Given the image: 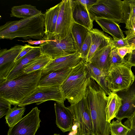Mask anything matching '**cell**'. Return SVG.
I'll return each mask as SVG.
<instances>
[{
	"label": "cell",
	"mask_w": 135,
	"mask_h": 135,
	"mask_svg": "<svg viewBox=\"0 0 135 135\" xmlns=\"http://www.w3.org/2000/svg\"><path fill=\"white\" fill-rule=\"evenodd\" d=\"M86 135H94L93 134H86Z\"/></svg>",
	"instance_id": "obj_42"
},
{
	"label": "cell",
	"mask_w": 135,
	"mask_h": 135,
	"mask_svg": "<svg viewBox=\"0 0 135 135\" xmlns=\"http://www.w3.org/2000/svg\"><path fill=\"white\" fill-rule=\"evenodd\" d=\"M42 71L25 73L11 80L0 81V98L17 106L37 87Z\"/></svg>",
	"instance_id": "obj_2"
},
{
	"label": "cell",
	"mask_w": 135,
	"mask_h": 135,
	"mask_svg": "<svg viewBox=\"0 0 135 135\" xmlns=\"http://www.w3.org/2000/svg\"><path fill=\"white\" fill-rule=\"evenodd\" d=\"M60 3L54 40H60L71 33L74 23L72 14V0H62Z\"/></svg>",
	"instance_id": "obj_8"
},
{
	"label": "cell",
	"mask_w": 135,
	"mask_h": 135,
	"mask_svg": "<svg viewBox=\"0 0 135 135\" xmlns=\"http://www.w3.org/2000/svg\"><path fill=\"white\" fill-rule=\"evenodd\" d=\"M82 60L80 54L78 52L54 59L42 70V74L60 71L68 68H72L79 63Z\"/></svg>",
	"instance_id": "obj_13"
},
{
	"label": "cell",
	"mask_w": 135,
	"mask_h": 135,
	"mask_svg": "<svg viewBox=\"0 0 135 135\" xmlns=\"http://www.w3.org/2000/svg\"><path fill=\"white\" fill-rule=\"evenodd\" d=\"M89 30L84 27L74 23L72 27L71 34L78 52L89 33Z\"/></svg>",
	"instance_id": "obj_27"
},
{
	"label": "cell",
	"mask_w": 135,
	"mask_h": 135,
	"mask_svg": "<svg viewBox=\"0 0 135 135\" xmlns=\"http://www.w3.org/2000/svg\"><path fill=\"white\" fill-rule=\"evenodd\" d=\"M54 107L57 126L63 132L70 131L74 123V117L70 110L64 105L55 102Z\"/></svg>",
	"instance_id": "obj_14"
},
{
	"label": "cell",
	"mask_w": 135,
	"mask_h": 135,
	"mask_svg": "<svg viewBox=\"0 0 135 135\" xmlns=\"http://www.w3.org/2000/svg\"><path fill=\"white\" fill-rule=\"evenodd\" d=\"M52 40H41L35 41L30 39L27 40H17L18 41H21L23 42H27L29 44L31 45H38V44L40 45L45 42L49 41H52Z\"/></svg>",
	"instance_id": "obj_40"
},
{
	"label": "cell",
	"mask_w": 135,
	"mask_h": 135,
	"mask_svg": "<svg viewBox=\"0 0 135 135\" xmlns=\"http://www.w3.org/2000/svg\"><path fill=\"white\" fill-rule=\"evenodd\" d=\"M111 50L110 44L99 48L88 62L99 68L107 76L109 70V56Z\"/></svg>",
	"instance_id": "obj_19"
},
{
	"label": "cell",
	"mask_w": 135,
	"mask_h": 135,
	"mask_svg": "<svg viewBox=\"0 0 135 135\" xmlns=\"http://www.w3.org/2000/svg\"><path fill=\"white\" fill-rule=\"evenodd\" d=\"M39 46L42 53L53 59L78 52L71 33L62 40H53L41 44Z\"/></svg>",
	"instance_id": "obj_9"
},
{
	"label": "cell",
	"mask_w": 135,
	"mask_h": 135,
	"mask_svg": "<svg viewBox=\"0 0 135 135\" xmlns=\"http://www.w3.org/2000/svg\"><path fill=\"white\" fill-rule=\"evenodd\" d=\"M72 68L42 74L38 86H61L69 74Z\"/></svg>",
	"instance_id": "obj_18"
},
{
	"label": "cell",
	"mask_w": 135,
	"mask_h": 135,
	"mask_svg": "<svg viewBox=\"0 0 135 135\" xmlns=\"http://www.w3.org/2000/svg\"><path fill=\"white\" fill-rule=\"evenodd\" d=\"M123 124L130 129L127 135H135V114L131 118L127 119Z\"/></svg>",
	"instance_id": "obj_35"
},
{
	"label": "cell",
	"mask_w": 135,
	"mask_h": 135,
	"mask_svg": "<svg viewBox=\"0 0 135 135\" xmlns=\"http://www.w3.org/2000/svg\"><path fill=\"white\" fill-rule=\"evenodd\" d=\"M110 44L112 47L116 49L124 47H129L131 46L126 37L118 40H114L112 39L110 41Z\"/></svg>",
	"instance_id": "obj_33"
},
{
	"label": "cell",
	"mask_w": 135,
	"mask_h": 135,
	"mask_svg": "<svg viewBox=\"0 0 135 135\" xmlns=\"http://www.w3.org/2000/svg\"><path fill=\"white\" fill-rule=\"evenodd\" d=\"M91 42L86 62H89L95 52L99 48L110 44L112 38L107 35L97 28L89 30Z\"/></svg>",
	"instance_id": "obj_20"
},
{
	"label": "cell",
	"mask_w": 135,
	"mask_h": 135,
	"mask_svg": "<svg viewBox=\"0 0 135 135\" xmlns=\"http://www.w3.org/2000/svg\"><path fill=\"white\" fill-rule=\"evenodd\" d=\"M66 99L61 86L38 87L30 95L22 100L18 107H25L34 103L39 105L48 100H54L64 104Z\"/></svg>",
	"instance_id": "obj_7"
},
{
	"label": "cell",
	"mask_w": 135,
	"mask_h": 135,
	"mask_svg": "<svg viewBox=\"0 0 135 135\" xmlns=\"http://www.w3.org/2000/svg\"><path fill=\"white\" fill-rule=\"evenodd\" d=\"M25 45V47L22 51L15 60L14 62L15 63L36 47L32 46L30 45Z\"/></svg>",
	"instance_id": "obj_36"
},
{
	"label": "cell",
	"mask_w": 135,
	"mask_h": 135,
	"mask_svg": "<svg viewBox=\"0 0 135 135\" xmlns=\"http://www.w3.org/2000/svg\"><path fill=\"white\" fill-rule=\"evenodd\" d=\"M128 43L135 49V27L125 31Z\"/></svg>",
	"instance_id": "obj_34"
},
{
	"label": "cell",
	"mask_w": 135,
	"mask_h": 135,
	"mask_svg": "<svg viewBox=\"0 0 135 135\" xmlns=\"http://www.w3.org/2000/svg\"><path fill=\"white\" fill-rule=\"evenodd\" d=\"M86 67L89 76L93 78L105 92L107 95L111 92L105 80L106 75L99 68L90 62H86Z\"/></svg>",
	"instance_id": "obj_25"
},
{
	"label": "cell",
	"mask_w": 135,
	"mask_h": 135,
	"mask_svg": "<svg viewBox=\"0 0 135 135\" xmlns=\"http://www.w3.org/2000/svg\"><path fill=\"white\" fill-rule=\"evenodd\" d=\"M41 48L36 46L15 63L13 68L6 77L5 80H9L25 73L23 72L25 67L28 63L39 57L42 54Z\"/></svg>",
	"instance_id": "obj_15"
},
{
	"label": "cell",
	"mask_w": 135,
	"mask_h": 135,
	"mask_svg": "<svg viewBox=\"0 0 135 135\" xmlns=\"http://www.w3.org/2000/svg\"><path fill=\"white\" fill-rule=\"evenodd\" d=\"M109 128L111 135H127L129 129L122 124L121 121L117 119L113 120L110 123Z\"/></svg>",
	"instance_id": "obj_29"
},
{
	"label": "cell",
	"mask_w": 135,
	"mask_h": 135,
	"mask_svg": "<svg viewBox=\"0 0 135 135\" xmlns=\"http://www.w3.org/2000/svg\"><path fill=\"white\" fill-rule=\"evenodd\" d=\"M135 49L132 46L129 47H124L117 49L118 53L122 58H124V56L127 54L130 53Z\"/></svg>",
	"instance_id": "obj_37"
},
{
	"label": "cell",
	"mask_w": 135,
	"mask_h": 135,
	"mask_svg": "<svg viewBox=\"0 0 135 135\" xmlns=\"http://www.w3.org/2000/svg\"></svg>",
	"instance_id": "obj_43"
},
{
	"label": "cell",
	"mask_w": 135,
	"mask_h": 135,
	"mask_svg": "<svg viewBox=\"0 0 135 135\" xmlns=\"http://www.w3.org/2000/svg\"><path fill=\"white\" fill-rule=\"evenodd\" d=\"M11 17L22 18H28L42 12L36 7L27 4L13 6L11 8Z\"/></svg>",
	"instance_id": "obj_23"
},
{
	"label": "cell",
	"mask_w": 135,
	"mask_h": 135,
	"mask_svg": "<svg viewBox=\"0 0 135 135\" xmlns=\"http://www.w3.org/2000/svg\"><path fill=\"white\" fill-rule=\"evenodd\" d=\"M11 105L8 101L0 98V118L8 113L11 108Z\"/></svg>",
	"instance_id": "obj_32"
},
{
	"label": "cell",
	"mask_w": 135,
	"mask_h": 135,
	"mask_svg": "<svg viewBox=\"0 0 135 135\" xmlns=\"http://www.w3.org/2000/svg\"><path fill=\"white\" fill-rule=\"evenodd\" d=\"M117 49L112 47L109 56V70L114 66L124 64L127 62L124 58H122L118 54Z\"/></svg>",
	"instance_id": "obj_30"
},
{
	"label": "cell",
	"mask_w": 135,
	"mask_h": 135,
	"mask_svg": "<svg viewBox=\"0 0 135 135\" xmlns=\"http://www.w3.org/2000/svg\"><path fill=\"white\" fill-rule=\"evenodd\" d=\"M40 112L37 107L33 108L18 123L9 127L7 135H35L40 127Z\"/></svg>",
	"instance_id": "obj_10"
},
{
	"label": "cell",
	"mask_w": 135,
	"mask_h": 135,
	"mask_svg": "<svg viewBox=\"0 0 135 135\" xmlns=\"http://www.w3.org/2000/svg\"><path fill=\"white\" fill-rule=\"evenodd\" d=\"M86 8L88 11L91 7L96 2L97 0H78Z\"/></svg>",
	"instance_id": "obj_39"
},
{
	"label": "cell",
	"mask_w": 135,
	"mask_h": 135,
	"mask_svg": "<svg viewBox=\"0 0 135 135\" xmlns=\"http://www.w3.org/2000/svg\"><path fill=\"white\" fill-rule=\"evenodd\" d=\"M72 113L74 123L72 130L75 135L93 134V129L90 107L85 97L76 104L67 107Z\"/></svg>",
	"instance_id": "obj_5"
},
{
	"label": "cell",
	"mask_w": 135,
	"mask_h": 135,
	"mask_svg": "<svg viewBox=\"0 0 135 135\" xmlns=\"http://www.w3.org/2000/svg\"><path fill=\"white\" fill-rule=\"evenodd\" d=\"M73 17L74 22L90 30L93 29V21L85 7L78 0H72Z\"/></svg>",
	"instance_id": "obj_17"
},
{
	"label": "cell",
	"mask_w": 135,
	"mask_h": 135,
	"mask_svg": "<svg viewBox=\"0 0 135 135\" xmlns=\"http://www.w3.org/2000/svg\"><path fill=\"white\" fill-rule=\"evenodd\" d=\"M91 42V36L89 33L83 42L79 53L82 60L86 61L88 56L90 49Z\"/></svg>",
	"instance_id": "obj_31"
},
{
	"label": "cell",
	"mask_w": 135,
	"mask_h": 135,
	"mask_svg": "<svg viewBox=\"0 0 135 135\" xmlns=\"http://www.w3.org/2000/svg\"><path fill=\"white\" fill-rule=\"evenodd\" d=\"M95 21L100 27L103 31L110 34L114 40H118L125 38L120 26L116 22L104 18H98Z\"/></svg>",
	"instance_id": "obj_21"
},
{
	"label": "cell",
	"mask_w": 135,
	"mask_h": 135,
	"mask_svg": "<svg viewBox=\"0 0 135 135\" xmlns=\"http://www.w3.org/2000/svg\"><path fill=\"white\" fill-rule=\"evenodd\" d=\"M125 59L131 66H135V49L128 54L127 57Z\"/></svg>",
	"instance_id": "obj_38"
},
{
	"label": "cell",
	"mask_w": 135,
	"mask_h": 135,
	"mask_svg": "<svg viewBox=\"0 0 135 135\" xmlns=\"http://www.w3.org/2000/svg\"><path fill=\"white\" fill-rule=\"evenodd\" d=\"M122 105V100L116 93L111 92L107 97L106 110L107 120L110 123L115 118Z\"/></svg>",
	"instance_id": "obj_22"
},
{
	"label": "cell",
	"mask_w": 135,
	"mask_h": 135,
	"mask_svg": "<svg viewBox=\"0 0 135 135\" xmlns=\"http://www.w3.org/2000/svg\"><path fill=\"white\" fill-rule=\"evenodd\" d=\"M53 135H60L59 134H56V133H55Z\"/></svg>",
	"instance_id": "obj_41"
},
{
	"label": "cell",
	"mask_w": 135,
	"mask_h": 135,
	"mask_svg": "<svg viewBox=\"0 0 135 135\" xmlns=\"http://www.w3.org/2000/svg\"><path fill=\"white\" fill-rule=\"evenodd\" d=\"M45 35L44 14L42 12L19 20L10 21L0 26V39L12 40L21 38L41 40Z\"/></svg>",
	"instance_id": "obj_1"
},
{
	"label": "cell",
	"mask_w": 135,
	"mask_h": 135,
	"mask_svg": "<svg viewBox=\"0 0 135 135\" xmlns=\"http://www.w3.org/2000/svg\"><path fill=\"white\" fill-rule=\"evenodd\" d=\"M60 3L46 10L44 14L45 35L42 40H54L56 24L59 13Z\"/></svg>",
	"instance_id": "obj_16"
},
{
	"label": "cell",
	"mask_w": 135,
	"mask_h": 135,
	"mask_svg": "<svg viewBox=\"0 0 135 135\" xmlns=\"http://www.w3.org/2000/svg\"><path fill=\"white\" fill-rule=\"evenodd\" d=\"M90 17L92 21L98 18L112 20L118 24L125 23L121 0H97L90 9Z\"/></svg>",
	"instance_id": "obj_4"
},
{
	"label": "cell",
	"mask_w": 135,
	"mask_h": 135,
	"mask_svg": "<svg viewBox=\"0 0 135 135\" xmlns=\"http://www.w3.org/2000/svg\"><path fill=\"white\" fill-rule=\"evenodd\" d=\"M53 59L43 53L38 57L27 64L24 68V72L28 74L43 70Z\"/></svg>",
	"instance_id": "obj_26"
},
{
	"label": "cell",
	"mask_w": 135,
	"mask_h": 135,
	"mask_svg": "<svg viewBox=\"0 0 135 135\" xmlns=\"http://www.w3.org/2000/svg\"><path fill=\"white\" fill-rule=\"evenodd\" d=\"M122 11L125 28L131 29L135 25V0L122 1Z\"/></svg>",
	"instance_id": "obj_24"
},
{
	"label": "cell",
	"mask_w": 135,
	"mask_h": 135,
	"mask_svg": "<svg viewBox=\"0 0 135 135\" xmlns=\"http://www.w3.org/2000/svg\"><path fill=\"white\" fill-rule=\"evenodd\" d=\"M116 93L121 99L122 105L115 118L121 121L131 118L135 114V79L128 88Z\"/></svg>",
	"instance_id": "obj_11"
},
{
	"label": "cell",
	"mask_w": 135,
	"mask_h": 135,
	"mask_svg": "<svg viewBox=\"0 0 135 135\" xmlns=\"http://www.w3.org/2000/svg\"><path fill=\"white\" fill-rule=\"evenodd\" d=\"M25 107L15 106L11 108L5 117L6 123L9 127H11L22 118L25 110Z\"/></svg>",
	"instance_id": "obj_28"
},
{
	"label": "cell",
	"mask_w": 135,
	"mask_h": 135,
	"mask_svg": "<svg viewBox=\"0 0 135 135\" xmlns=\"http://www.w3.org/2000/svg\"><path fill=\"white\" fill-rule=\"evenodd\" d=\"M25 47V44L24 46L16 45L8 49H1L0 81L6 80L7 77L14 66L15 60Z\"/></svg>",
	"instance_id": "obj_12"
},
{
	"label": "cell",
	"mask_w": 135,
	"mask_h": 135,
	"mask_svg": "<svg viewBox=\"0 0 135 135\" xmlns=\"http://www.w3.org/2000/svg\"><path fill=\"white\" fill-rule=\"evenodd\" d=\"M89 77L86 62L82 59L72 68L61 85L66 99L71 104H76L85 97Z\"/></svg>",
	"instance_id": "obj_3"
},
{
	"label": "cell",
	"mask_w": 135,
	"mask_h": 135,
	"mask_svg": "<svg viewBox=\"0 0 135 135\" xmlns=\"http://www.w3.org/2000/svg\"><path fill=\"white\" fill-rule=\"evenodd\" d=\"M132 66L127 62L113 66L110 68L105 77L109 90L117 93L128 88L134 82L135 75Z\"/></svg>",
	"instance_id": "obj_6"
}]
</instances>
